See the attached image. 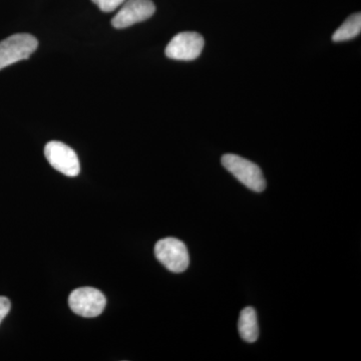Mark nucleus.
Masks as SVG:
<instances>
[{"mask_svg":"<svg viewBox=\"0 0 361 361\" xmlns=\"http://www.w3.org/2000/svg\"><path fill=\"white\" fill-rule=\"evenodd\" d=\"M222 165L242 184L256 193H261L266 188V180L262 171L253 161L234 155L226 154L222 157Z\"/></svg>","mask_w":361,"mask_h":361,"instance_id":"obj_1","label":"nucleus"},{"mask_svg":"<svg viewBox=\"0 0 361 361\" xmlns=\"http://www.w3.org/2000/svg\"><path fill=\"white\" fill-rule=\"evenodd\" d=\"M39 42L30 33H16L0 42V70L27 59L37 51Z\"/></svg>","mask_w":361,"mask_h":361,"instance_id":"obj_2","label":"nucleus"},{"mask_svg":"<svg viewBox=\"0 0 361 361\" xmlns=\"http://www.w3.org/2000/svg\"><path fill=\"white\" fill-rule=\"evenodd\" d=\"M155 256L171 272L182 273L189 267V252L179 239L168 237L157 242Z\"/></svg>","mask_w":361,"mask_h":361,"instance_id":"obj_3","label":"nucleus"},{"mask_svg":"<svg viewBox=\"0 0 361 361\" xmlns=\"http://www.w3.org/2000/svg\"><path fill=\"white\" fill-rule=\"evenodd\" d=\"M68 305L75 314L85 318L101 315L106 305V299L101 291L92 287H82L71 292Z\"/></svg>","mask_w":361,"mask_h":361,"instance_id":"obj_4","label":"nucleus"},{"mask_svg":"<svg viewBox=\"0 0 361 361\" xmlns=\"http://www.w3.org/2000/svg\"><path fill=\"white\" fill-rule=\"evenodd\" d=\"M205 40L198 32H180L166 47V56L176 61H194L203 51Z\"/></svg>","mask_w":361,"mask_h":361,"instance_id":"obj_5","label":"nucleus"},{"mask_svg":"<svg viewBox=\"0 0 361 361\" xmlns=\"http://www.w3.org/2000/svg\"><path fill=\"white\" fill-rule=\"evenodd\" d=\"M44 155L52 167L68 177H77L80 172V160L71 147L58 141L49 142L45 146Z\"/></svg>","mask_w":361,"mask_h":361,"instance_id":"obj_6","label":"nucleus"},{"mask_svg":"<svg viewBox=\"0 0 361 361\" xmlns=\"http://www.w3.org/2000/svg\"><path fill=\"white\" fill-rule=\"evenodd\" d=\"M155 11L156 6L152 0H126L120 11L114 16L111 25L118 30L127 28L149 20Z\"/></svg>","mask_w":361,"mask_h":361,"instance_id":"obj_7","label":"nucleus"},{"mask_svg":"<svg viewBox=\"0 0 361 361\" xmlns=\"http://www.w3.org/2000/svg\"><path fill=\"white\" fill-rule=\"evenodd\" d=\"M238 329L244 341L253 343L259 337L257 313L253 307H246L240 313Z\"/></svg>","mask_w":361,"mask_h":361,"instance_id":"obj_8","label":"nucleus"},{"mask_svg":"<svg viewBox=\"0 0 361 361\" xmlns=\"http://www.w3.org/2000/svg\"><path fill=\"white\" fill-rule=\"evenodd\" d=\"M361 32V14L360 13L353 14L343 25L332 35V39L336 42H345L353 39L360 35Z\"/></svg>","mask_w":361,"mask_h":361,"instance_id":"obj_9","label":"nucleus"},{"mask_svg":"<svg viewBox=\"0 0 361 361\" xmlns=\"http://www.w3.org/2000/svg\"><path fill=\"white\" fill-rule=\"evenodd\" d=\"M104 13H111L122 6L126 0H92Z\"/></svg>","mask_w":361,"mask_h":361,"instance_id":"obj_10","label":"nucleus"},{"mask_svg":"<svg viewBox=\"0 0 361 361\" xmlns=\"http://www.w3.org/2000/svg\"><path fill=\"white\" fill-rule=\"evenodd\" d=\"M11 301L6 297L0 296V323L11 311Z\"/></svg>","mask_w":361,"mask_h":361,"instance_id":"obj_11","label":"nucleus"}]
</instances>
